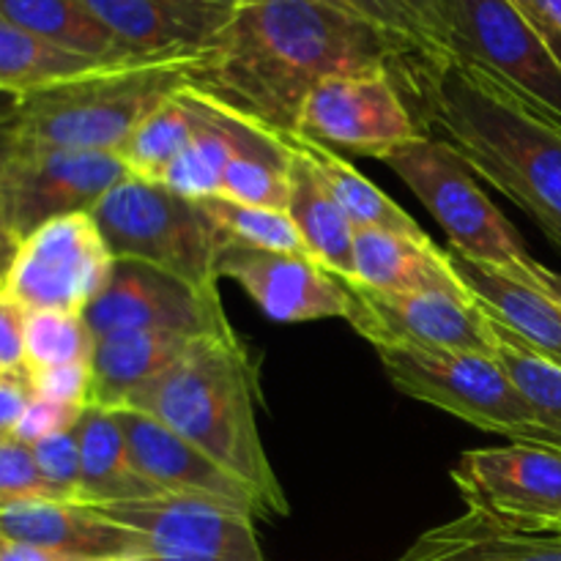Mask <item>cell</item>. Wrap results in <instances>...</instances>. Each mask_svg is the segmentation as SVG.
<instances>
[{
  "instance_id": "6da1fadb",
  "label": "cell",
  "mask_w": 561,
  "mask_h": 561,
  "mask_svg": "<svg viewBox=\"0 0 561 561\" xmlns=\"http://www.w3.org/2000/svg\"><path fill=\"white\" fill-rule=\"evenodd\" d=\"M409 49L370 22L323 0H247L225 31L186 66V85L279 137L321 80L343 71L394 69ZM438 55V53H431Z\"/></svg>"
},
{
  "instance_id": "7a4b0ae2",
  "label": "cell",
  "mask_w": 561,
  "mask_h": 561,
  "mask_svg": "<svg viewBox=\"0 0 561 561\" xmlns=\"http://www.w3.org/2000/svg\"><path fill=\"white\" fill-rule=\"evenodd\" d=\"M392 75L422 135L453 146L561 250V129L458 55H411Z\"/></svg>"
},
{
  "instance_id": "3957f363",
  "label": "cell",
  "mask_w": 561,
  "mask_h": 561,
  "mask_svg": "<svg viewBox=\"0 0 561 561\" xmlns=\"http://www.w3.org/2000/svg\"><path fill=\"white\" fill-rule=\"evenodd\" d=\"M124 405L153 416L247 482L261 502L263 518H288V496L257 427L255 370L239 334L201 337L168 370L131 392Z\"/></svg>"
},
{
  "instance_id": "277c9868",
  "label": "cell",
  "mask_w": 561,
  "mask_h": 561,
  "mask_svg": "<svg viewBox=\"0 0 561 561\" xmlns=\"http://www.w3.org/2000/svg\"><path fill=\"white\" fill-rule=\"evenodd\" d=\"M186 60H137L110 66L22 96L16 137L33 146L113 151L148 113L186 85Z\"/></svg>"
},
{
  "instance_id": "5b68a950",
  "label": "cell",
  "mask_w": 561,
  "mask_h": 561,
  "mask_svg": "<svg viewBox=\"0 0 561 561\" xmlns=\"http://www.w3.org/2000/svg\"><path fill=\"white\" fill-rule=\"evenodd\" d=\"M91 217L115 261L148 263L197 290H219L222 236L197 201L129 175L93 206Z\"/></svg>"
},
{
  "instance_id": "8992f818",
  "label": "cell",
  "mask_w": 561,
  "mask_h": 561,
  "mask_svg": "<svg viewBox=\"0 0 561 561\" xmlns=\"http://www.w3.org/2000/svg\"><path fill=\"white\" fill-rule=\"evenodd\" d=\"M449 239V250L513 274L531 261L515 225L480 190L469 164L444 140L420 135L381 159Z\"/></svg>"
},
{
  "instance_id": "52a82bcc",
  "label": "cell",
  "mask_w": 561,
  "mask_h": 561,
  "mask_svg": "<svg viewBox=\"0 0 561 561\" xmlns=\"http://www.w3.org/2000/svg\"><path fill=\"white\" fill-rule=\"evenodd\" d=\"M376 354L389 381L409 398L513 442L559 447L493 356L394 348Z\"/></svg>"
},
{
  "instance_id": "ba28073f",
  "label": "cell",
  "mask_w": 561,
  "mask_h": 561,
  "mask_svg": "<svg viewBox=\"0 0 561 561\" xmlns=\"http://www.w3.org/2000/svg\"><path fill=\"white\" fill-rule=\"evenodd\" d=\"M449 47L561 129V64L513 0H447Z\"/></svg>"
},
{
  "instance_id": "9c48e42d",
  "label": "cell",
  "mask_w": 561,
  "mask_h": 561,
  "mask_svg": "<svg viewBox=\"0 0 561 561\" xmlns=\"http://www.w3.org/2000/svg\"><path fill=\"white\" fill-rule=\"evenodd\" d=\"M115 255L91 214L44 222L16 244L3 288L27 312H85L102 294Z\"/></svg>"
},
{
  "instance_id": "30bf717a",
  "label": "cell",
  "mask_w": 561,
  "mask_h": 561,
  "mask_svg": "<svg viewBox=\"0 0 561 561\" xmlns=\"http://www.w3.org/2000/svg\"><path fill=\"white\" fill-rule=\"evenodd\" d=\"M126 179L129 170L113 151L33 146L16 137L3 186L9 236L20 244L49 219L91 214Z\"/></svg>"
},
{
  "instance_id": "8fae6325",
  "label": "cell",
  "mask_w": 561,
  "mask_h": 561,
  "mask_svg": "<svg viewBox=\"0 0 561 561\" xmlns=\"http://www.w3.org/2000/svg\"><path fill=\"white\" fill-rule=\"evenodd\" d=\"M299 135L334 151L383 159L422 135L392 69L343 71L318 82L299 115Z\"/></svg>"
},
{
  "instance_id": "7c38bea8",
  "label": "cell",
  "mask_w": 561,
  "mask_h": 561,
  "mask_svg": "<svg viewBox=\"0 0 561 561\" xmlns=\"http://www.w3.org/2000/svg\"><path fill=\"white\" fill-rule=\"evenodd\" d=\"M345 321L376 351H460L493 356L491 316L474 299L449 294H381L348 283Z\"/></svg>"
},
{
  "instance_id": "4fadbf2b",
  "label": "cell",
  "mask_w": 561,
  "mask_h": 561,
  "mask_svg": "<svg viewBox=\"0 0 561 561\" xmlns=\"http://www.w3.org/2000/svg\"><path fill=\"white\" fill-rule=\"evenodd\" d=\"M93 345L126 329H173L195 337H236L219 290H197L137 261H115L102 294L82 312Z\"/></svg>"
},
{
  "instance_id": "5bb4252c",
  "label": "cell",
  "mask_w": 561,
  "mask_h": 561,
  "mask_svg": "<svg viewBox=\"0 0 561 561\" xmlns=\"http://www.w3.org/2000/svg\"><path fill=\"white\" fill-rule=\"evenodd\" d=\"M466 507L526 531H546L561 515V447L520 444L469 449L453 466Z\"/></svg>"
},
{
  "instance_id": "9a60e30c",
  "label": "cell",
  "mask_w": 561,
  "mask_h": 561,
  "mask_svg": "<svg viewBox=\"0 0 561 561\" xmlns=\"http://www.w3.org/2000/svg\"><path fill=\"white\" fill-rule=\"evenodd\" d=\"M96 510L142 537L146 561H266L255 518L222 504L162 496Z\"/></svg>"
},
{
  "instance_id": "2e32d148",
  "label": "cell",
  "mask_w": 561,
  "mask_h": 561,
  "mask_svg": "<svg viewBox=\"0 0 561 561\" xmlns=\"http://www.w3.org/2000/svg\"><path fill=\"white\" fill-rule=\"evenodd\" d=\"M217 279H233L257 310L277 323L348 316V279H340L307 252H272L222 241Z\"/></svg>"
},
{
  "instance_id": "e0dca14e",
  "label": "cell",
  "mask_w": 561,
  "mask_h": 561,
  "mask_svg": "<svg viewBox=\"0 0 561 561\" xmlns=\"http://www.w3.org/2000/svg\"><path fill=\"white\" fill-rule=\"evenodd\" d=\"M110 411L118 420L131 463L164 496L201 499V502L239 510V513L252 515L255 520H266L252 488L241 482L236 474H230L228 469L214 463L208 455L192 447L179 433L164 427L153 416L126 409V405Z\"/></svg>"
},
{
  "instance_id": "ac0fdd59",
  "label": "cell",
  "mask_w": 561,
  "mask_h": 561,
  "mask_svg": "<svg viewBox=\"0 0 561 561\" xmlns=\"http://www.w3.org/2000/svg\"><path fill=\"white\" fill-rule=\"evenodd\" d=\"M126 49L146 60L197 58L233 16L219 0H80Z\"/></svg>"
},
{
  "instance_id": "d6986e66",
  "label": "cell",
  "mask_w": 561,
  "mask_h": 561,
  "mask_svg": "<svg viewBox=\"0 0 561 561\" xmlns=\"http://www.w3.org/2000/svg\"><path fill=\"white\" fill-rule=\"evenodd\" d=\"M0 537L82 559L146 561V542L135 529L107 518L102 510L64 499H33L0 507Z\"/></svg>"
},
{
  "instance_id": "ffe728a7",
  "label": "cell",
  "mask_w": 561,
  "mask_h": 561,
  "mask_svg": "<svg viewBox=\"0 0 561 561\" xmlns=\"http://www.w3.org/2000/svg\"><path fill=\"white\" fill-rule=\"evenodd\" d=\"M356 283L381 294H449L474 299L453 257L433 239L359 228L354 239Z\"/></svg>"
},
{
  "instance_id": "44dd1931",
  "label": "cell",
  "mask_w": 561,
  "mask_h": 561,
  "mask_svg": "<svg viewBox=\"0 0 561 561\" xmlns=\"http://www.w3.org/2000/svg\"><path fill=\"white\" fill-rule=\"evenodd\" d=\"M477 305L542 359L561 367V305L520 274L485 266L447 250Z\"/></svg>"
},
{
  "instance_id": "7402d4cb",
  "label": "cell",
  "mask_w": 561,
  "mask_h": 561,
  "mask_svg": "<svg viewBox=\"0 0 561 561\" xmlns=\"http://www.w3.org/2000/svg\"><path fill=\"white\" fill-rule=\"evenodd\" d=\"M394 561H561V535L515 529L466 507L422 531Z\"/></svg>"
},
{
  "instance_id": "603a6c76",
  "label": "cell",
  "mask_w": 561,
  "mask_h": 561,
  "mask_svg": "<svg viewBox=\"0 0 561 561\" xmlns=\"http://www.w3.org/2000/svg\"><path fill=\"white\" fill-rule=\"evenodd\" d=\"M201 337L173 329H126L107 334L93 345L91 403L96 409H118L131 392L168 370Z\"/></svg>"
},
{
  "instance_id": "cb8c5ba5",
  "label": "cell",
  "mask_w": 561,
  "mask_h": 561,
  "mask_svg": "<svg viewBox=\"0 0 561 561\" xmlns=\"http://www.w3.org/2000/svg\"><path fill=\"white\" fill-rule=\"evenodd\" d=\"M75 433L80 444V504L110 507V504L153 502L164 496L131 463L113 411L88 405L75 425Z\"/></svg>"
},
{
  "instance_id": "d4e9b609",
  "label": "cell",
  "mask_w": 561,
  "mask_h": 561,
  "mask_svg": "<svg viewBox=\"0 0 561 561\" xmlns=\"http://www.w3.org/2000/svg\"><path fill=\"white\" fill-rule=\"evenodd\" d=\"M288 146V142H285ZM290 148V146H288ZM288 217L299 230V239L305 250L337 274L340 279L356 283L354 263V239L356 228L332 192L327 190L316 170L290 148V170H288Z\"/></svg>"
},
{
  "instance_id": "484cf974",
  "label": "cell",
  "mask_w": 561,
  "mask_h": 561,
  "mask_svg": "<svg viewBox=\"0 0 561 561\" xmlns=\"http://www.w3.org/2000/svg\"><path fill=\"white\" fill-rule=\"evenodd\" d=\"M283 140L316 170L318 179L327 184V190L332 192V197L340 203V208H343L345 217L351 219L356 230L370 228L387 230V233H403L411 236V239H431L405 208H400L381 186H376L367 175H362L340 151L305 135H290L283 137Z\"/></svg>"
},
{
  "instance_id": "4316f807",
  "label": "cell",
  "mask_w": 561,
  "mask_h": 561,
  "mask_svg": "<svg viewBox=\"0 0 561 561\" xmlns=\"http://www.w3.org/2000/svg\"><path fill=\"white\" fill-rule=\"evenodd\" d=\"M0 20L64 47L69 53L88 55L104 64H137L126 49L80 0H0Z\"/></svg>"
},
{
  "instance_id": "83f0119b",
  "label": "cell",
  "mask_w": 561,
  "mask_h": 561,
  "mask_svg": "<svg viewBox=\"0 0 561 561\" xmlns=\"http://www.w3.org/2000/svg\"><path fill=\"white\" fill-rule=\"evenodd\" d=\"M110 66L124 64H104L88 55L69 53L0 20V91L27 96V93L77 80V77L110 69Z\"/></svg>"
},
{
  "instance_id": "f1b7e54d",
  "label": "cell",
  "mask_w": 561,
  "mask_h": 561,
  "mask_svg": "<svg viewBox=\"0 0 561 561\" xmlns=\"http://www.w3.org/2000/svg\"><path fill=\"white\" fill-rule=\"evenodd\" d=\"M192 131H195V113H192L186 91L179 88L173 96L164 99L153 113L140 121L129 140L121 146L118 157L124 159L129 175L162 184L170 164L192 140Z\"/></svg>"
},
{
  "instance_id": "f546056e",
  "label": "cell",
  "mask_w": 561,
  "mask_h": 561,
  "mask_svg": "<svg viewBox=\"0 0 561 561\" xmlns=\"http://www.w3.org/2000/svg\"><path fill=\"white\" fill-rule=\"evenodd\" d=\"M491 323L493 337H496L493 359L502 365V370L507 373L515 389L524 394L529 409L535 411L537 422L557 438L561 447V367L526 348L518 337H513L493 318Z\"/></svg>"
},
{
  "instance_id": "4dcf8cb0",
  "label": "cell",
  "mask_w": 561,
  "mask_h": 561,
  "mask_svg": "<svg viewBox=\"0 0 561 561\" xmlns=\"http://www.w3.org/2000/svg\"><path fill=\"white\" fill-rule=\"evenodd\" d=\"M197 203L211 219L217 233L222 236V241H236V244L272 252H307L288 211L244 206V203L225 201V197H206V201Z\"/></svg>"
},
{
  "instance_id": "1f68e13d",
  "label": "cell",
  "mask_w": 561,
  "mask_h": 561,
  "mask_svg": "<svg viewBox=\"0 0 561 561\" xmlns=\"http://www.w3.org/2000/svg\"><path fill=\"white\" fill-rule=\"evenodd\" d=\"M93 337L85 318L80 312H27L25 323V367L44 370V367L77 365L91 362Z\"/></svg>"
},
{
  "instance_id": "d6a6232c",
  "label": "cell",
  "mask_w": 561,
  "mask_h": 561,
  "mask_svg": "<svg viewBox=\"0 0 561 561\" xmlns=\"http://www.w3.org/2000/svg\"><path fill=\"white\" fill-rule=\"evenodd\" d=\"M323 3L334 5V9L345 11L351 16H359V20L370 22L378 31H383L387 36H392L394 42H400L409 49H422V53H438V55H453L444 53L436 42L431 38V33L422 27V22L405 9L400 0H323Z\"/></svg>"
},
{
  "instance_id": "836d02e7",
  "label": "cell",
  "mask_w": 561,
  "mask_h": 561,
  "mask_svg": "<svg viewBox=\"0 0 561 561\" xmlns=\"http://www.w3.org/2000/svg\"><path fill=\"white\" fill-rule=\"evenodd\" d=\"M33 458H36L38 471L53 488V493L64 502L80 504V444H77L75 431L55 433V436L42 438L33 444Z\"/></svg>"
},
{
  "instance_id": "e575fe53",
  "label": "cell",
  "mask_w": 561,
  "mask_h": 561,
  "mask_svg": "<svg viewBox=\"0 0 561 561\" xmlns=\"http://www.w3.org/2000/svg\"><path fill=\"white\" fill-rule=\"evenodd\" d=\"M33 499H58L38 471L33 449L27 444L3 438L0 442V507L33 502Z\"/></svg>"
},
{
  "instance_id": "d590c367",
  "label": "cell",
  "mask_w": 561,
  "mask_h": 561,
  "mask_svg": "<svg viewBox=\"0 0 561 561\" xmlns=\"http://www.w3.org/2000/svg\"><path fill=\"white\" fill-rule=\"evenodd\" d=\"M27 376H31V387L36 398L64 405H80V409L91 403V362L27 370Z\"/></svg>"
},
{
  "instance_id": "8d00e7d4",
  "label": "cell",
  "mask_w": 561,
  "mask_h": 561,
  "mask_svg": "<svg viewBox=\"0 0 561 561\" xmlns=\"http://www.w3.org/2000/svg\"><path fill=\"white\" fill-rule=\"evenodd\" d=\"M85 409H80V405L53 403V400H44V398H36V394H33V400L27 403L22 420L16 422L11 438L20 444H27V447H33V444H38L42 438L55 436V433L75 431V425L80 422L82 411Z\"/></svg>"
},
{
  "instance_id": "74e56055",
  "label": "cell",
  "mask_w": 561,
  "mask_h": 561,
  "mask_svg": "<svg viewBox=\"0 0 561 561\" xmlns=\"http://www.w3.org/2000/svg\"><path fill=\"white\" fill-rule=\"evenodd\" d=\"M25 307L9 290L0 288V373L25 367Z\"/></svg>"
},
{
  "instance_id": "f35d334b",
  "label": "cell",
  "mask_w": 561,
  "mask_h": 561,
  "mask_svg": "<svg viewBox=\"0 0 561 561\" xmlns=\"http://www.w3.org/2000/svg\"><path fill=\"white\" fill-rule=\"evenodd\" d=\"M31 400L33 387L31 376H27V367L14 373H0V436L11 438L16 422L22 420Z\"/></svg>"
},
{
  "instance_id": "ab89813d",
  "label": "cell",
  "mask_w": 561,
  "mask_h": 561,
  "mask_svg": "<svg viewBox=\"0 0 561 561\" xmlns=\"http://www.w3.org/2000/svg\"><path fill=\"white\" fill-rule=\"evenodd\" d=\"M561 64V0H513Z\"/></svg>"
},
{
  "instance_id": "60d3db41",
  "label": "cell",
  "mask_w": 561,
  "mask_h": 561,
  "mask_svg": "<svg viewBox=\"0 0 561 561\" xmlns=\"http://www.w3.org/2000/svg\"><path fill=\"white\" fill-rule=\"evenodd\" d=\"M400 3L422 22V27L431 33V38L444 53H453V47H449L447 0H400Z\"/></svg>"
},
{
  "instance_id": "b9f144b4",
  "label": "cell",
  "mask_w": 561,
  "mask_h": 561,
  "mask_svg": "<svg viewBox=\"0 0 561 561\" xmlns=\"http://www.w3.org/2000/svg\"><path fill=\"white\" fill-rule=\"evenodd\" d=\"M0 561H96V559L71 557V553L55 551V548H44V546H31V542L0 540Z\"/></svg>"
},
{
  "instance_id": "7bdbcfd3",
  "label": "cell",
  "mask_w": 561,
  "mask_h": 561,
  "mask_svg": "<svg viewBox=\"0 0 561 561\" xmlns=\"http://www.w3.org/2000/svg\"><path fill=\"white\" fill-rule=\"evenodd\" d=\"M14 146H16L14 124L0 126V247L16 244V241L9 236V228H5V201H3L5 168H9V159H11V153H14Z\"/></svg>"
},
{
  "instance_id": "ee69618b",
  "label": "cell",
  "mask_w": 561,
  "mask_h": 561,
  "mask_svg": "<svg viewBox=\"0 0 561 561\" xmlns=\"http://www.w3.org/2000/svg\"><path fill=\"white\" fill-rule=\"evenodd\" d=\"M513 274H520V277H526L529 283H535L537 288L546 290V294L551 296L553 301H559V305H561V274L553 272V268H548L546 263H540V261H535V257H531V261H526L524 266H520L518 272H513Z\"/></svg>"
},
{
  "instance_id": "f6af8a7d",
  "label": "cell",
  "mask_w": 561,
  "mask_h": 561,
  "mask_svg": "<svg viewBox=\"0 0 561 561\" xmlns=\"http://www.w3.org/2000/svg\"><path fill=\"white\" fill-rule=\"evenodd\" d=\"M20 104H22V96L0 91V126L14 124L16 115H20Z\"/></svg>"
},
{
  "instance_id": "bcb514c9",
  "label": "cell",
  "mask_w": 561,
  "mask_h": 561,
  "mask_svg": "<svg viewBox=\"0 0 561 561\" xmlns=\"http://www.w3.org/2000/svg\"><path fill=\"white\" fill-rule=\"evenodd\" d=\"M14 250H16V244H3V247H0V288H3L5 274H9V266H11V257H14Z\"/></svg>"
},
{
  "instance_id": "7dc6e473",
  "label": "cell",
  "mask_w": 561,
  "mask_h": 561,
  "mask_svg": "<svg viewBox=\"0 0 561 561\" xmlns=\"http://www.w3.org/2000/svg\"><path fill=\"white\" fill-rule=\"evenodd\" d=\"M546 531H551V535H561V515H559V518L557 520H553V524L551 526H548V529Z\"/></svg>"
},
{
  "instance_id": "c3c4849f",
  "label": "cell",
  "mask_w": 561,
  "mask_h": 561,
  "mask_svg": "<svg viewBox=\"0 0 561 561\" xmlns=\"http://www.w3.org/2000/svg\"><path fill=\"white\" fill-rule=\"evenodd\" d=\"M219 3H230V5H241V3H247V0H219Z\"/></svg>"
},
{
  "instance_id": "681fc988",
  "label": "cell",
  "mask_w": 561,
  "mask_h": 561,
  "mask_svg": "<svg viewBox=\"0 0 561 561\" xmlns=\"http://www.w3.org/2000/svg\"><path fill=\"white\" fill-rule=\"evenodd\" d=\"M0 442H3V436H0Z\"/></svg>"
},
{
  "instance_id": "f907efd6",
  "label": "cell",
  "mask_w": 561,
  "mask_h": 561,
  "mask_svg": "<svg viewBox=\"0 0 561 561\" xmlns=\"http://www.w3.org/2000/svg\"><path fill=\"white\" fill-rule=\"evenodd\" d=\"M0 540H3V537H0Z\"/></svg>"
}]
</instances>
